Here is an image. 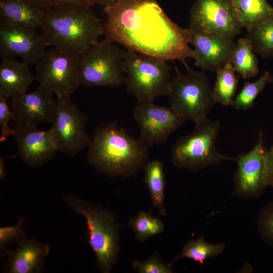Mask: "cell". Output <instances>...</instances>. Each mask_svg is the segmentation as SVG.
I'll return each instance as SVG.
<instances>
[{"mask_svg":"<svg viewBox=\"0 0 273 273\" xmlns=\"http://www.w3.org/2000/svg\"><path fill=\"white\" fill-rule=\"evenodd\" d=\"M103 10L104 35L114 42L166 62L194 59L190 29L173 22L157 0H115Z\"/></svg>","mask_w":273,"mask_h":273,"instance_id":"6da1fadb","label":"cell"},{"mask_svg":"<svg viewBox=\"0 0 273 273\" xmlns=\"http://www.w3.org/2000/svg\"><path fill=\"white\" fill-rule=\"evenodd\" d=\"M148 146L115 123L97 128L89 145L88 164L109 177L135 175L147 163Z\"/></svg>","mask_w":273,"mask_h":273,"instance_id":"7a4b0ae2","label":"cell"},{"mask_svg":"<svg viewBox=\"0 0 273 273\" xmlns=\"http://www.w3.org/2000/svg\"><path fill=\"white\" fill-rule=\"evenodd\" d=\"M91 7L68 3L47 9L39 29L48 46L79 55L98 42L103 23Z\"/></svg>","mask_w":273,"mask_h":273,"instance_id":"3957f363","label":"cell"},{"mask_svg":"<svg viewBox=\"0 0 273 273\" xmlns=\"http://www.w3.org/2000/svg\"><path fill=\"white\" fill-rule=\"evenodd\" d=\"M68 206L86 220L87 242L102 272H110L120 251V224L115 214L75 195L63 197Z\"/></svg>","mask_w":273,"mask_h":273,"instance_id":"277c9868","label":"cell"},{"mask_svg":"<svg viewBox=\"0 0 273 273\" xmlns=\"http://www.w3.org/2000/svg\"><path fill=\"white\" fill-rule=\"evenodd\" d=\"M187 74L174 66L175 75L171 79L167 96L170 107L185 121L194 122L207 118L216 103L210 80L205 71L197 72L183 62Z\"/></svg>","mask_w":273,"mask_h":273,"instance_id":"5b68a950","label":"cell"},{"mask_svg":"<svg viewBox=\"0 0 273 273\" xmlns=\"http://www.w3.org/2000/svg\"><path fill=\"white\" fill-rule=\"evenodd\" d=\"M163 60L128 49L123 50L124 84L138 102H154L166 96L171 81L170 68Z\"/></svg>","mask_w":273,"mask_h":273,"instance_id":"8992f818","label":"cell"},{"mask_svg":"<svg viewBox=\"0 0 273 273\" xmlns=\"http://www.w3.org/2000/svg\"><path fill=\"white\" fill-rule=\"evenodd\" d=\"M193 131L179 138L171 151V159L176 167L198 170L219 164L222 160H234L219 153L216 142L220 129L218 121L205 118L195 122Z\"/></svg>","mask_w":273,"mask_h":273,"instance_id":"52a82bcc","label":"cell"},{"mask_svg":"<svg viewBox=\"0 0 273 273\" xmlns=\"http://www.w3.org/2000/svg\"><path fill=\"white\" fill-rule=\"evenodd\" d=\"M107 37L78 55L80 85L118 87L125 82L123 50Z\"/></svg>","mask_w":273,"mask_h":273,"instance_id":"ba28073f","label":"cell"},{"mask_svg":"<svg viewBox=\"0 0 273 273\" xmlns=\"http://www.w3.org/2000/svg\"><path fill=\"white\" fill-rule=\"evenodd\" d=\"M36 64L35 78L38 86L57 99L71 98L80 85L78 54L53 48Z\"/></svg>","mask_w":273,"mask_h":273,"instance_id":"9c48e42d","label":"cell"},{"mask_svg":"<svg viewBox=\"0 0 273 273\" xmlns=\"http://www.w3.org/2000/svg\"><path fill=\"white\" fill-rule=\"evenodd\" d=\"M189 28L200 34L233 39L243 28L231 0H196L190 10Z\"/></svg>","mask_w":273,"mask_h":273,"instance_id":"30bf717a","label":"cell"},{"mask_svg":"<svg viewBox=\"0 0 273 273\" xmlns=\"http://www.w3.org/2000/svg\"><path fill=\"white\" fill-rule=\"evenodd\" d=\"M56 99V112L50 128L58 151L75 156L88 147L87 117L71 98Z\"/></svg>","mask_w":273,"mask_h":273,"instance_id":"8fae6325","label":"cell"},{"mask_svg":"<svg viewBox=\"0 0 273 273\" xmlns=\"http://www.w3.org/2000/svg\"><path fill=\"white\" fill-rule=\"evenodd\" d=\"M267 152L261 132L254 148L236 158L238 168L235 174L234 195L252 198L261 194L268 185Z\"/></svg>","mask_w":273,"mask_h":273,"instance_id":"7c38bea8","label":"cell"},{"mask_svg":"<svg viewBox=\"0 0 273 273\" xmlns=\"http://www.w3.org/2000/svg\"><path fill=\"white\" fill-rule=\"evenodd\" d=\"M133 117L140 126L139 139L148 146L165 143L185 121L170 107L138 102Z\"/></svg>","mask_w":273,"mask_h":273,"instance_id":"4fadbf2b","label":"cell"},{"mask_svg":"<svg viewBox=\"0 0 273 273\" xmlns=\"http://www.w3.org/2000/svg\"><path fill=\"white\" fill-rule=\"evenodd\" d=\"M36 29L0 22L1 58H20L27 64H37L48 47Z\"/></svg>","mask_w":273,"mask_h":273,"instance_id":"5bb4252c","label":"cell"},{"mask_svg":"<svg viewBox=\"0 0 273 273\" xmlns=\"http://www.w3.org/2000/svg\"><path fill=\"white\" fill-rule=\"evenodd\" d=\"M54 95L38 86L10 99L12 121L15 126H37L42 122L52 123L56 109Z\"/></svg>","mask_w":273,"mask_h":273,"instance_id":"9a60e30c","label":"cell"},{"mask_svg":"<svg viewBox=\"0 0 273 273\" xmlns=\"http://www.w3.org/2000/svg\"><path fill=\"white\" fill-rule=\"evenodd\" d=\"M13 136L18 153L27 165L36 167L51 160L58 151L52 133L37 126H15Z\"/></svg>","mask_w":273,"mask_h":273,"instance_id":"2e32d148","label":"cell"},{"mask_svg":"<svg viewBox=\"0 0 273 273\" xmlns=\"http://www.w3.org/2000/svg\"><path fill=\"white\" fill-rule=\"evenodd\" d=\"M191 30V29H190ZM191 31L195 64L203 71L216 72L231 61L236 42L221 35H207Z\"/></svg>","mask_w":273,"mask_h":273,"instance_id":"e0dca14e","label":"cell"},{"mask_svg":"<svg viewBox=\"0 0 273 273\" xmlns=\"http://www.w3.org/2000/svg\"><path fill=\"white\" fill-rule=\"evenodd\" d=\"M50 251L48 244L26 237L15 250L7 251L8 257L3 270L9 273L42 272L44 270V258Z\"/></svg>","mask_w":273,"mask_h":273,"instance_id":"ac0fdd59","label":"cell"},{"mask_svg":"<svg viewBox=\"0 0 273 273\" xmlns=\"http://www.w3.org/2000/svg\"><path fill=\"white\" fill-rule=\"evenodd\" d=\"M0 97L8 99L27 92L35 79L29 64L16 58H1Z\"/></svg>","mask_w":273,"mask_h":273,"instance_id":"d6986e66","label":"cell"},{"mask_svg":"<svg viewBox=\"0 0 273 273\" xmlns=\"http://www.w3.org/2000/svg\"><path fill=\"white\" fill-rule=\"evenodd\" d=\"M46 11L27 0H0V22L39 29Z\"/></svg>","mask_w":273,"mask_h":273,"instance_id":"ffe728a7","label":"cell"},{"mask_svg":"<svg viewBox=\"0 0 273 273\" xmlns=\"http://www.w3.org/2000/svg\"><path fill=\"white\" fill-rule=\"evenodd\" d=\"M143 169L145 171L144 181L149 191L153 207L159 213L166 214L164 206L165 173L163 162L158 159L147 162Z\"/></svg>","mask_w":273,"mask_h":273,"instance_id":"44dd1931","label":"cell"},{"mask_svg":"<svg viewBox=\"0 0 273 273\" xmlns=\"http://www.w3.org/2000/svg\"><path fill=\"white\" fill-rule=\"evenodd\" d=\"M238 17L247 31L273 15V7L267 0H231Z\"/></svg>","mask_w":273,"mask_h":273,"instance_id":"7402d4cb","label":"cell"},{"mask_svg":"<svg viewBox=\"0 0 273 273\" xmlns=\"http://www.w3.org/2000/svg\"><path fill=\"white\" fill-rule=\"evenodd\" d=\"M231 62L236 72L244 79L255 77L259 73L257 59L246 37L240 38L238 40Z\"/></svg>","mask_w":273,"mask_h":273,"instance_id":"603a6c76","label":"cell"},{"mask_svg":"<svg viewBox=\"0 0 273 273\" xmlns=\"http://www.w3.org/2000/svg\"><path fill=\"white\" fill-rule=\"evenodd\" d=\"M216 73V80L212 88L215 101L222 105H232L239 79L231 61Z\"/></svg>","mask_w":273,"mask_h":273,"instance_id":"cb8c5ba5","label":"cell"},{"mask_svg":"<svg viewBox=\"0 0 273 273\" xmlns=\"http://www.w3.org/2000/svg\"><path fill=\"white\" fill-rule=\"evenodd\" d=\"M225 245L223 243L212 244L207 243L203 237L191 239L183 246L181 253L176 256L169 263L172 267L177 260L188 258L202 264L206 260L213 258L221 254Z\"/></svg>","mask_w":273,"mask_h":273,"instance_id":"d4e9b609","label":"cell"},{"mask_svg":"<svg viewBox=\"0 0 273 273\" xmlns=\"http://www.w3.org/2000/svg\"><path fill=\"white\" fill-rule=\"evenodd\" d=\"M246 37L254 52L264 58L273 57V15L254 26Z\"/></svg>","mask_w":273,"mask_h":273,"instance_id":"484cf974","label":"cell"},{"mask_svg":"<svg viewBox=\"0 0 273 273\" xmlns=\"http://www.w3.org/2000/svg\"><path fill=\"white\" fill-rule=\"evenodd\" d=\"M128 224L132 228L136 240L141 242L161 234L165 230L161 220L144 211L140 212L135 217L130 218Z\"/></svg>","mask_w":273,"mask_h":273,"instance_id":"4316f807","label":"cell"},{"mask_svg":"<svg viewBox=\"0 0 273 273\" xmlns=\"http://www.w3.org/2000/svg\"><path fill=\"white\" fill-rule=\"evenodd\" d=\"M273 76L269 72L265 71L254 82H246L234 98L233 107L239 110H245L253 106L254 101L265 87L267 83L272 82Z\"/></svg>","mask_w":273,"mask_h":273,"instance_id":"83f0119b","label":"cell"},{"mask_svg":"<svg viewBox=\"0 0 273 273\" xmlns=\"http://www.w3.org/2000/svg\"><path fill=\"white\" fill-rule=\"evenodd\" d=\"M24 216L19 218L17 223L11 226L0 228L1 255H4L14 243H18L26 237L24 228Z\"/></svg>","mask_w":273,"mask_h":273,"instance_id":"f1b7e54d","label":"cell"},{"mask_svg":"<svg viewBox=\"0 0 273 273\" xmlns=\"http://www.w3.org/2000/svg\"><path fill=\"white\" fill-rule=\"evenodd\" d=\"M133 269L140 273H172V267L163 262L160 255L154 252L148 259L136 260L132 263Z\"/></svg>","mask_w":273,"mask_h":273,"instance_id":"f546056e","label":"cell"},{"mask_svg":"<svg viewBox=\"0 0 273 273\" xmlns=\"http://www.w3.org/2000/svg\"><path fill=\"white\" fill-rule=\"evenodd\" d=\"M258 229L262 239L273 246V203L261 211L258 218Z\"/></svg>","mask_w":273,"mask_h":273,"instance_id":"4dcf8cb0","label":"cell"},{"mask_svg":"<svg viewBox=\"0 0 273 273\" xmlns=\"http://www.w3.org/2000/svg\"><path fill=\"white\" fill-rule=\"evenodd\" d=\"M9 99L0 97V142L6 141L7 138L13 135L14 128L11 127L10 121L12 120V115L8 102Z\"/></svg>","mask_w":273,"mask_h":273,"instance_id":"1f68e13d","label":"cell"},{"mask_svg":"<svg viewBox=\"0 0 273 273\" xmlns=\"http://www.w3.org/2000/svg\"><path fill=\"white\" fill-rule=\"evenodd\" d=\"M36 4L46 10L60 5L68 3H82L94 6L93 0H27Z\"/></svg>","mask_w":273,"mask_h":273,"instance_id":"d6a6232c","label":"cell"},{"mask_svg":"<svg viewBox=\"0 0 273 273\" xmlns=\"http://www.w3.org/2000/svg\"><path fill=\"white\" fill-rule=\"evenodd\" d=\"M267 165L268 184L273 187V146L267 152Z\"/></svg>","mask_w":273,"mask_h":273,"instance_id":"836d02e7","label":"cell"},{"mask_svg":"<svg viewBox=\"0 0 273 273\" xmlns=\"http://www.w3.org/2000/svg\"><path fill=\"white\" fill-rule=\"evenodd\" d=\"M15 156H4L1 155L0 156V179H3L5 178L6 175V170L4 165V161L7 158H13Z\"/></svg>","mask_w":273,"mask_h":273,"instance_id":"e575fe53","label":"cell"},{"mask_svg":"<svg viewBox=\"0 0 273 273\" xmlns=\"http://www.w3.org/2000/svg\"><path fill=\"white\" fill-rule=\"evenodd\" d=\"M115 0H93L94 5H100L103 6H106Z\"/></svg>","mask_w":273,"mask_h":273,"instance_id":"d590c367","label":"cell"}]
</instances>
